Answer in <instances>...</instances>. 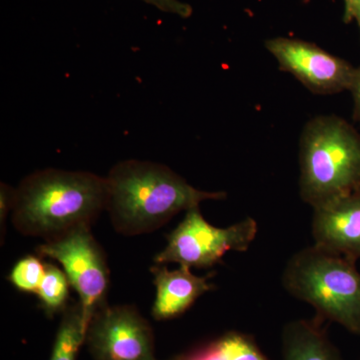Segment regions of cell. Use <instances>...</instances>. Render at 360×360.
<instances>
[{
    "instance_id": "7a4b0ae2",
    "label": "cell",
    "mask_w": 360,
    "mask_h": 360,
    "mask_svg": "<svg viewBox=\"0 0 360 360\" xmlns=\"http://www.w3.org/2000/svg\"><path fill=\"white\" fill-rule=\"evenodd\" d=\"M105 177L89 172L45 168L15 187L11 221L26 236L51 241L91 227L106 210Z\"/></svg>"
},
{
    "instance_id": "4fadbf2b",
    "label": "cell",
    "mask_w": 360,
    "mask_h": 360,
    "mask_svg": "<svg viewBox=\"0 0 360 360\" xmlns=\"http://www.w3.org/2000/svg\"><path fill=\"white\" fill-rule=\"evenodd\" d=\"M85 335L82 305L79 302L68 304L61 314L49 360H77L80 348L85 345Z\"/></svg>"
},
{
    "instance_id": "8992f818",
    "label": "cell",
    "mask_w": 360,
    "mask_h": 360,
    "mask_svg": "<svg viewBox=\"0 0 360 360\" xmlns=\"http://www.w3.org/2000/svg\"><path fill=\"white\" fill-rule=\"evenodd\" d=\"M39 257H49L63 266L71 288L79 296L85 326L106 303L110 288V269L103 248L91 233L82 227L37 246Z\"/></svg>"
},
{
    "instance_id": "52a82bcc",
    "label": "cell",
    "mask_w": 360,
    "mask_h": 360,
    "mask_svg": "<svg viewBox=\"0 0 360 360\" xmlns=\"http://www.w3.org/2000/svg\"><path fill=\"white\" fill-rule=\"evenodd\" d=\"M85 345L94 360H158L153 328L132 305L105 304L97 310Z\"/></svg>"
},
{
    "instance_id": "277c9868",
    "label": "cell",
    "mask_w": 360,
    "mask_h": 360,
    "mask_svg": "<svg viewBox=\"0 0 360 360\" xmlns=\"http://www.w3.org/2000/svg\"><path fill=\"white\" fill-rule=\"evenodd\" d=\"M355 262L314 245L302 248L284 267V290L311 305L321 321L360 335V272Z\"/></svg>"
},
{
    "instance_id": "2e32d148",
    "label": "cell",
    "mask_w": 360,
    "mask_h": 360,
    "mask_svg": "<svg viewBox=\"0 0 360 360\" xmlns=\"http://www.w3.org/2000/svg\"><path fill=\"white\" fill-rule=\"evenodd\" d=\"M141 1L156 7L162 13L174 14L181 18H191L193 11L191 6L180 0H141Z\"/></svg>"
},
{
    "instance_id": "9a60e30c",
    "label": "cell",
    "mask_w": 360,
    "mask_h": 360,
    "mask_svg": "<svg viewBox=\"0 0 360 360\" xmlns=\"http://www.w3.org/2000/svg\"><path fill=\"white\" fill-rule=\"evenodd\" d=\"M45 267L46 264L41 262L39 255H27L14 264L9 274V281L21 292L37 295L44 279Z\"/></svg>"
},
{
    "instance_id": "d6986e66",
    "label": "cell",
    "mask_w": 360,
    "mask_h": 360,
    "mask_svg": "<svg viewBox=\"0 0 360 360\" xmlns=\"http://www.w3.org/2000/svg\"><path fill=\"white\" fill-rule=\"evenodd\" d=\"M356 0H345V20H350L352 18V11Z\"/></svg>"
},
{
    "instance_id": "5b68a950",
    "label": "cell",
    "mask_w": 360,
    "mask_h": 360,
    "mask_svg": "<svg viewBox=\"0 0 360 360\" xmlns=\"http://www.w3.org/2000/svg\"><path fill=\"white\" fill-rule=\"evenodd\" d=\"M257 234L251 217L220 229L202 217L200 206L186 212L167 236V245L155 257V264H177L189 269H207L219 264L229 251L245 252Z\"/></svg>"
},
{
    "instance_id": "9c48e42d",
    "label": "cell",
    "mask_w": 360,
    "mask_h": 360,
    "mask_svg": "<svg viewBox=\"0 0 360 360\" xmlns=\"http://www.w3.org/2000/svg\"><path fill=\"white\" fill-rule=\"evenodd\" d=\"M314 245L350 259L360 258V188L314 208Z\"/></svg>"
},
{
    "instance_id": "5bb4252c",
    "label": "cell",
    "mask_w": 360,
    "mask_h": 360,
    "mask_svg": "<svg viewBox=\"0 0 360 360\" xmlns=\"http://www.w3.org/2000/svg\"><path fill=\"white\" fill-rule=\"evenodd\" d=\"M71 285L63 269L46 264L45 274L37 295L44 314L49 317L63 314L68 307Z\"/></svg>"
},
{
    "instance_id": "8fae6325",
    "label": "cell",
    "mask_w": 360,
    "mask_h": 360,
    "mask_svg": "<svg viewBox=\"0 0 360 360\" xmlns=\"http://www.w3.org/2000/svg\"><path fill=\"white\" fill-rule=\"evenodd\" d=\"M321 319L288 322L283 331V360H341Z\"/></svg>"
},
{
    "instance_id": "30bf717a",
    "label": "cell",
    "mask_w": 360,
    "mask_h": 360,
    "mask_svg": "<svg viewBox=\"0 0 360 360\" xmlns=\"http://www.w3.org/2000/svg\"><path fill=\"white\" fill-rule=\"evenodd\" d=\"M151 272L155 276L156 290L151 314L155 321H169L180 316L213 288V284L208 281L212 276H196L191 269L182 265L170 270L167 265L155 264Z\"/></svg>"
},
{
    "instance_id": "e0dca14e",
    "label": "cell",
    "mask_w": 360,
    "mask_h": 360,
    "mask_svg": "<svg viewBox=\"0 0 360 360\" xmlns=\"http://www.w3.org/2000/svg\"><path fill=\"white\" fill-rule=\"evenodd\" d=\"M14 200H15V187L8 186L4 182L0 184V224L1 231L4 225H6L7 217L13 210Z\"/></svg>"
},
{
    "instance_id": "3957f363",
    "label": "cell",
    "mask_w": 360,
    "mask_h": 360,
    "mask_svg": "<svg viewBox=\"0 0 360 360\" xmlns=\"http://www.w3.org/2000/svg\"><path fill=\"white\" fill-rule=\"evenodd\" d=\"M300 193L312 208L360 188V134L342 118L317 116L300 137Z\"/></svg>"
},
{
    "instance_id": "6da1fadb",
    "label": "cell",
    "mask_w": 360,
    "mask_h": 360,
    "mask_svg": "<svg viewBox=\"0 0 360 360\" xmlns=\"http://www.w3.org/2000/svg\"><path fill=\"white\" fill-rule=\"evenodd\" d=\"M105 179V210L115 231L127 236L150 233L203 201L226 198L224 191L195 188L167 165L153 161H120Z\"/></svg>"
},
{
    "instance_id": "ba28073f",
    "label": "cell",
    "mask_w": 360,
    "mask_h": 360,
    "mask_svg": "<svg viewBox=\"0 0 360 360\" xmlns=\"http://www.w3.org/2000/svg\"><path fill=\"white\" fill-rule=\"evenodd\" d=\"M281 70L297 78L314 94H333L349 90L356 70L338 56L302 40L276 37L265 44Z\"/></svg>"
},
{
    "instance_id": "ac0fdd59",
    "label": "cell",
    "mask_w": 360,
    "mask_h": 360,
    "mask_svg": "<svg viewBox=\"0 0 360 360\" xmlns=\"http://www.w3.org/2000/svg\"><path fill=\"white\" fill-rule=\"evenodd\" d=\"M349 90H352V94H354L355 115L360 120V68L355 72L354 82H352Z\"/></svg>"
},
{
    "instance_id": "ffe728a7",
    "label": "cell",
    "mask_w": 360,
    "mask_h": 360,
    "mask_svg": "<svg viewBox=\"0 0 360 360\" xmlns=\"http://www.w3.org/2000/svg\"><path fill=\"white\" fill-rule=\"evenodd\" d=\"M356 18L360 25V0H356L354 4V11H352V18Z\"/></svg>"
},
{
    "instance_id": "44dd1931",
    "label": "cell",
    "mask_w": 360,
    "mask_h": 360,
    "mask_svg": "<svg viewBox=\"0 0 360 360\" xmlns=\"http://www.w3.org/2000/svg\"><path fill=\"white\" fill-rule=\"evenodd\" d=\"M169 360H179V357H175V359H169Z\"/></svg>"
},
{
    "instance_id": "7c38bea8",
    "label": "cell",
    "mask_w": 360,
    "mask_h": 360,
    "mask_svg": "<svg viewBox=\"0 0 360 360\" xmlns=\"http://www.w3.org/2000/svg\"><path fill=\"white\" fill-rule=\"evenodd\" d=\"M179 360H269L250 336L229 333Z\"/></svg>"
}]
</instances>
